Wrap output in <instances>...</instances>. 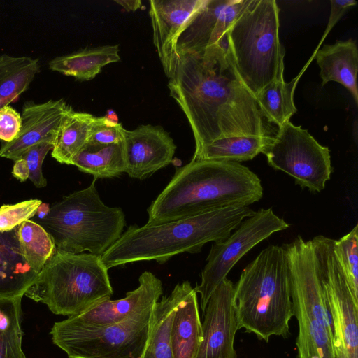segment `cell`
<instances>
[{"label": "cell", "mask_w": 358, "mask_h": 358, "mask_svg": "<svg viewBox=\"0 0 358 358\" xmlns=\"http://www.w3.org/2000/svg\"><path fill=\"white\" fill-rule=\"evenodd\" d=\"M168 87L189 122L194 152L220 138L270 136L225 41L200 53L179 55Z\"/></svg>", "instance_id": "6da1fadb"}, {"label": "cell", "mask_w": 358, "mask_h": 358, "mask_svg": "<svg viewBox=\"0 0 358 358\" xmlns=\"http://www.w3.org/2000/svg\"><path fill=\"white\" fill-rule=\"evenodd\" d=\"M259 178L234 162L191 160L179 167L148 208L155 225L230 206H248L263 196Z\"/></svg>", "instance_id": "7a4b0ae2"}, {"label": "cell", "mask_w": 358, "mask_h": 358, "mask_svg": "<svg viewBox=\"0 0 358 358\" xmlns=\"http://www.w3.org/2000/svg\"><path fill=\"white\" fill-rule=\"evenodd\" d=\"M248 206H230L155 225L130 226L102 255L109 269L128 263H164L182 252L197 253L209 242L228 238L255 213Z\"/></svg>", "instance_id": "3957f363"}, {"label": "cell", "mask_w": 358, "mask_h": 358, "mask_svg": "<svg viewBox=\"0 0 358 358\" xmlns=\"http://www.w3.org/2000/svg\"><path fill=\"white\" fill-rule=\"evenodd\" d=\"M233 303L239 329L265 342L273 336L289 337L291 279L282 246L266 247L243 269L234 285Z\"/></svg>", "instance_id": "277c9868"}, {"label": "cell", "mask_w": 358, "mask_h": 358, "mask_svg": "<svg viewBox=\"0 0 358 358\" xmlns=\"http://www.w3.org/2000/svg\"><path fill=\"white\" fill-rule=\"evenodd\" d=\"M279 27L275 0H249L226 34L236 69L254 96L269 83L284 80L285 51Z\"/></svg>", "instance_id": "5b68a950"}, {"label": "cell", "mask_w": 358, "mask_h": 358, "mask_svg": "<svg viewBox=\"0 0 358 358\" xmlns=\"http://www.w3.org/2000/svg\"><path fill=\"white\" fill-rule=\"evenodd\" d=\"M96 180L54 203L47 216L38 220L52 238L56 251L101 256L122 234L124 213L101 201Z\"/></svg>", "instance_id": "8992f818"}, {"label": "cell", "mask_w": 358, "mask_h": 358, "mask_svg": "<svg viewBox=\"0 0 358 358\" xmlns=\"http://www.w3.org/2000/svg\"><path fill=\"white\" fill-rule=\"evenodd\" d=\"M108 271L101 256L56 251L24 295L55 315L76 316L110 299Z\"/></svg>", "instance_id": "52a82bcc"}, {"label": "cell", "mask_w": 358, "mask_h": 358, "mask_svg": "<svg viewBox=\"0 0 358 358\" xmlns=\"http://www.w3.org/2000/svg\"><path fill=\"white\" fill-rule=\"evenodd\" d=\"M153 308L105 326L78 325L66 319L57 322L50 329L52 341L69 358H141Z\"/></svg>", "instance_id": "ba28073f"}, {"label": "cell", "mask_w": 358, "mask_h": 358, "mask_svg": "<svg viewBox=\"0 0 358 358\" xmlns=\"http://www.w3.org/2000/svg\"><path fill=\"white\" fill-rule=\"evenodd\" d=\"M333 328L334 358H358V301L334 250V239L310 240Z\"/></svg>", "instance_id": "9c48e42d"}, {"label": "cell", "mask_w": 358, "mask_h": 358, "mask_svg": "<svg viewBox=\"0 0 358 358\" xmlns=\"http://www.w3.org/2000/svg\"><path fill=\"white\" fill-rule=\"evenodd\" d=\"M262 153L271 167L287 173L312 192L323 190L331 178L333 168L329 148L290 121L279 127Z\"/></svg>", "instance_id": "30bf717a"}, {"label": "cell", "mask_w": 358, "mask_h": 358, "mask_svg": "<svg viewBox=\"0 0 358 358\" xmlns=\"http://www.w3.org/2000/svg\"><path fill=\"white\" fill-rule=\"evenodd\" d=\"M289 227V224L271 208H261L243 220L225 240L213 243L201 272V282L194 288L201 296L203 313L210 296L238 261L273 234Z\"/></svg>", "instance_id": "8fae6325"}, {"label": "cell", "mask_w": 358, "mask_h": 358, "mask_svg": "<svg viewBox=\"0 0 358 358\" xmlns=\"http://www.w3.org/2000/svg\"><path fill=\"white\" fill-rule=\"evenodd\" d=\"M234 284L227 278L210 296L203 313L202 340L194 358H237L239 327L233 303Z\"/></svg>", "instance_id": "7c38bea8"}, {"label": "cell", "mask_w": 358, "mask_h": 358, "mask_svg": "<svg viewBox=\"0 0 358 358\" xmlns=\"http://www.w3.org/2000/svg\"><path fill=\"white\" fill-rule=\"evenodd\" d=\"M249 0H206L189 19L176 45L178 55L197 54L225 41Z\"/></svg>", "instance_id": "4fadbf2b"}, {"label": "cell", "mask_w": 358, "mask_h": 358, "mask_svg": "<svg viewBox=\"0 0 358 358\" xmlns=\"http://www.w3.org/2000/svg\"><path fill=\"white\" fill-rule=\"evenodd\" d=\"M123 146L125 172L140 180L171 163L176 149L173 138L162 126L151 124L125 129Z\"/></svg>", "instance_id": "5bb4252c"}, {"label": "cell", "mask_w": 358, "mask_h": 358, "mask_svg": "<svg viewBox=\"0 0 358 358\" xmlns=\"http://www.w3.org/2000/svg\"><path fill=\"white\" fill-rule=\"evenodd\" d=\"M206 0H152L149 15L152 29L153 43L164 72L170 79L179 56L178 39L192 15Z\"/></svg>", "instance_id": "9a60e30c"}, {"label": "cell", "mask_w": 358, "mask_h": 358, "mask_svg": "<svg viewBox=\"0 0 358 358\" xmlns=\"http://www.w3.org/2000/svg\"><path fill=\"white\" fill-rule=\"evenodd\" d=\"M138 287L120 299H105L80 315L69 317L71 323L83 326H105L123 322L154 307L162 294V281L150 271L138 278Z\"/></svg>", "instance_id": "2e32d148"}, {"label": "cell", "mask_w": 358, "mask_h": 358, "mask_svg": "<svg viewBox=\"0 0 358 358\" xmlns=\"http://www.w3.org/2000/svg\"><path fill=\"white\" fill-rule=\"evenodd\" d=\"M70 108L62 99L40 103L32 101L25 102L22 110L20 132L12 141L1 143L0 157L15 162L38 143L43 141L54 143L58 128Z\"/></svg>", "instance_id": "e0dca14e"}, {"label": "cell", "mask_w": 358, "mask_h": 358, "mask_svg": "<svg viewBox=\"0 0 358 358\" xmlns=\"http://www.w3.org/2000/svg\"><path fill=\"white\" fill-rule=\"evenodd\" d=\"M38 274L23 256L17 227L0 232V299L22 297Z\"/></svg>", "instance_id": "ac0fdd59"}, {"label": "cell", "mask_w": 358, "mask_h": 358, "mask_svg": "<svg viewBox=\"0 0 358 358\" xmlns=\"http://www.w3.org/2000/svg\"><path fill=\"white\" fill-rule=\"evenodd\" d=\"M313 57L320 69L322 85L330 81L339 83L349 90L357 105L358 49L355 41L349 39L324 45L314 52L309 63Z\"/></svg>", "instance_id": "d6986e66"}, {"label": "cell", "mask_w": 358, "mask_h": 358, "mask_svg": "<svg viewBox=\"0 0 358 358\" xmlns=\"http://www.w3.org/2000/svg\"><path fill=\"white\" fill-rule=\"evenodd\" d=\"M189 281L177 284L171 294L162 296L153 308L151 327L141 358H174L171 327L179 303L192 289Z\"/></svg>", "instance_id": "ffe728a7"}, {"label": "cell", "mask_w": 358, "mask_h": 358, "mask_svg": "<svg viewBox=\"0 0 358 358\" xmlns=\"http://www.w3.org/2000/svg\"><path fill=\"white\" fill-rule=\"evenodd\" d=\"M202 340L197 293L192 288L179 303L171 327L174 358H194Z\"/></svg>", "instance_id": "44dd1931"}, {"label": "cell", "mask_w": 358, "mask_h": 358, "mask_svg": "<svg viewBox=\"0 0 358 358\" xmlns=\"http://www.w3.org/2000/svg\"><path fill=\"white\" fill-rule=\"evenodd\" d=\"M119 52V45L86 48L53 58L48 62V67L79 80H90L94 78L105 66L118 62L121 59Z\"/></svg>", "instance_id": "7402d4cb"}, {"label": "cell", "mask_w": 358, "mask_h": 358, "mask_svg": "<svg viewBox=\"0 0 358 358\" xmlns=\"http://www.w3.org/2000/svg\"><path fill=\"white\" fill-rule=\"evenodd\" d=\"M96 116L75 111L71 106L57 131L52 157L61 164L72 165L74 157L88 143Z\"/></svg>", "instance_id": "603a6c76"}, {"label": "cell", "mask_w": 358, "mask_h": 358, "mask_svg": "<svg viewBox=\"0 0 358 358\" xmlns=\"http://www.w3.org/2000/svg\"><path fill=\"white\" fill-rule=\"evenodd\" d=\"M39 71L38 58L0 55V108L17 101Z\"/></svg>", "instance_id": "cb8c5ba5"}, {"label": "cell", "mask_w": 358, "mask_h": 358, "mask_svg": "<svg viewBox=\"0 0 358 358\" xmlns=\"http://www.w3.org/2000/svg\"><path fill=\"white\" fill-rule=\"evenodd\" d=\"M72 165L96 179L118 176L126 168L123 141L109 145L88 142L74 157Z\"/></svg>", "instance_id": "d4e9b609"}, {"label": "cell", "mask_w": 358, "mask_h": 358, "mask_svg": "<svg viewBox=\"0 0 358 358\" xmlns=\"http://www.w3.org/2000/svg\"><path fill=\"white\" fill-rule=\"evenodd\" d=\"M271 136H234L217 139L194 152L192 159L241 162L262 153Z\"/></svg>", "instance_id": "484cf974"}, {"label": "cell", "mask_w": 358, "mask_h": 358, "mask_svg": "<svg viewBox=\"0 0 358 358\" xmlns=\"http://www.w3.org/2000/svg\"><path fill=\"white\" fill-rule=\"evenodd\" d=\"M303 70L292 81H273L264 87L255 96L264 117L279 127L289 121L296 113L294 93Z\"/></svg>", "instance_id": "4316f807"}, {"label": "cell", "mask_w": 358, "mask_h": 358, "mask_svg": "<svg viewBox=\"0 0 358 358\" xmlns=\"http://www.w3.org/2000/svg\"><path fill=\"white\" fill-rule=\"evenodd\" d=\"M17 236L23 256L38 273L56 252L52 238L41 224L30 220L17 227Z\"/></svg>", "instance_id": "83f0119b"}, {"label": "cell", "mask_w": 358, "mask_h": 358, "mask_svg": "<svg viewBox=\"0 0 358 358\" xmlns=\"http://www.w3.org/2000/svg\"><path fill=\"white\" fill-rule=\"evenodd\" d=\"M22 298L0 299V358H27L22 348Z\"/></svg>", "instance_id": "f1b7e54d"}, {"label": "cell", "mask_w": 358, "mask_h": 358, "mask_svg": "<svg viewBox=\"0 0 358 358\" xmlns=\"http://www.w3.org/2000/svg\"><path fill=\"white\" fill-rule=\"evenodd\" d=\"M334 250L348 285L358 301V224L339 238L334 240Z\"/></svg>", "instance_id": "f546056e"}, {"label": "cell", "mask_w": 358, "mask_h": 358, "mask_svg": "<svg viewBox=\"0 0 358 358\" xmlns=\"http://www.w3.org/2000/svg\"><path fill=\"white\" fill-rule=\"evenodd\" d=\"M42 201L29 199L0 206V232L10 231L34 217Z\"/></svg>", "instance_id": "4dcf8cb0"}, {"label": "cell", "mask_w": 358, "mask_h": 358, "mask_svg": "<svg viewBox=\"0 0 358 358\" xmlns=\"http://www.w3.org/2000/svg\"><path fill=\"white\" fill-rule=\"evenodd\" d=\"M52 148V142L43 141L31 147L21 157L24 159L28 164L29 179L37 188L45 187L47 185V180L42 173V164L48 152Z\"/></svg>", "instance_id": "1f68e13d"}, {"label": "cell", "mask_w": 358, "mask_h": 358, "mask_svg": "<svg viewBox=\"0 0 358 358\" xmlns=\"http://www.w3.org/2000/svg\"><path fill=\"white\" fill-rule=\"evenodd\" d=\"M124 131L121 123L110 127L105 124L103 117H96L88 142L101 145L118 143L123 141Z\"/></svg>", "instance_id": "d6a6232c"}, {"label": "cell", "mask_w": 358, "mask_h": 358, "mask_svg": "<svg viewBox=\"0 0 358 358\" xmlns=\"http://www.w3.org/2000/svg\"><path fill=\"white\" fill-rule=\"evenodd\" d=\"M22 124L21 114L10 106L0 108V141L9 143L18 135Z\"/></svg>", "instance_id": "836d02e7"}, {"label": "cell", "mask_w": 358, "mask_h": 358, "mask_svg": "<svg viewBox=\"0 0 358 358\" xmlns=\"http://www.w3.org/2000/svg\"><path fill=\"white\" fill-rule=\"evenodd\" d=\"M331 11L328 21V24L325 31L324 32L322 40L318 44L315 51L323 42L325 37L328 35L329 32L332 29L334 26L337 22L343 16V15L352 7L357 5V2L355 0H331Z\"/></svg>", "instance_id": "e575fe53"}, {"label": "cell", "mask_w": 358, "mask_h": 358, "mask_svg": "<svg viewBox=\"0 0 358 358\" xmlns=\"http://www.w3.org/2000/svg\"><path fill=\"white\" fill-rule=\"evenodd\" d=\"M13 176L20 182H24L29 176V170L26 160L23 158L14 162Z\"/></svg>", "instance_id": "d590c367"}, {"label": "cell", "mask_w": 358, "mask_h": 358, "mask_svg": "<svg viewBox=\"0 0 358 358\" xmlns=\"http://www.w3.org/2000/svg\"><path fill=\"white\" fill-rule=\"evenodd\" d=\"M115 1L127 11H136L142 6V1L140 0H115Z\"/></svg>", "instance_id": "8d00e7d4"}, {"label": "cell", "mask_w": 358, "mask_h": 358, "mask_svg": "<svg viewBox=\"0 0 358 358\" xmlns=\"http://www.w3.org/2000/svg\"><path fill=\"white\" fill-rule=\"evenodd\" d=\"M103 117L105 124L108 126L115 127L119 124L118 117L116 113L113 110H108Z\"/></svg>", "instance_id": "74e56055"}, {"label": "cell", "mask_w": 358, "mask_h": 358, "mask_svg": "<svg viewBox=\"0 0 358 358\" xmlns=\"http://www.w3.org/2000/svg\"><path fill=\"white\" fill-rule=\"evenodd\" d=\"M50 206L48 203H41V204L38 208L36 215L38 220L43 219L47 216L49 213Z\"/></svg>", "instance_id": "f35d334b"}]
</instances>
